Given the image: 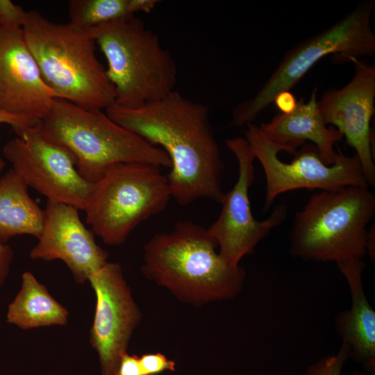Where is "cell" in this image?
<instances>
[{
    "label": "cell",
    "instance_id": "cell-1",
    "mask_svg": "<svg viewBox=\"0 0 375 375\" xmlns=\"http://www.w3.org/2000/svg\"><path fill=\"white\" fill-rule=\"evenodd\" d=\"M105 112L167 153L172 197L180 205L201 198L220 203L224 165L207 106L174 90L137 108L114 103Z\"/></svg>",
    "mask_w": 375,
    "mask_h": 375
},
{
    "label": "cell",
    "instance_id": "cell-2",
    "mask_svg": "<svg viewBox=\"0 0 375 375\" xmlns=\"http://www.w3.org/2000/svg\"><path fill=\"white\" fill-rule=\"evenodd\" d=\"M207 228L190 220L178 222L144 246L142 273L178 299L203 305L228 300L241 291L245 271L216 251Z\"/></svg>",
    "mask_w": 375,
    "mask_h": 375
},
{
    "label": "cell",
    "instance_id": "cell-3",
    "mask_svg": "<svg viewBox=\"0 0 375 375\" xmlns=\"http://www.w3.org/2000/svg\"><path fill=\"white\" fill-rule=\"evenodd\" d=\"M22 30L55 99L88 110H105L115 103L114 87L96 56L88 30L51 22L35 10L27 11Z\"/></svg>",
    "mask_w": 375,
    "mask_h": 375
},
{
    "label": "cell",
    "instance_id": "cell-4",
    "mask_svg": "<svg viewBox=\"0 0 375 375\" xmlns=\"http://www.w3.org/2000/svg\"><path fill=\"white\" fill-rule=\"evenodd\" d=\"M39 125L48 139L72 153L78 173L92 183L117 163L171 167L169 156L161 148L119 125L103 110H88L55 99Z\"/></svg>",
    "mask_w": 375,
    "mask_h": 375
},
{
    "label": "cell",
    "instance_id": "cell-5",
    "mask_svg": "<svg viewBox=\"0 0 375 375\" xmlns=\"http://www.w3.org/2000/svg\"><path fill=\"white\" fill-rule=\"evenodd\" d=\"M88 30L107 61L115 104L137 108L174 90L176 63L141 19L131 15Z\"/></svg>",
    "mask_w": 375,
    "mask_h": 375
},
{
    "label": "cell",
    "instance_id": "cell-6",
    "mask_svg": "<svg viewBox=\"0 0 375 375\" xmlns=\"http://www.w3.org/2000/svg\"><path fill=\"white\" fill-rule=\"evenodd\" d=\"M375 196L368 187L321 191L294 217L289 235L291 254L303 260L335 262L367 255Z\"/></svg>",
    "mask_w": 375,
    "mask_h": 375
},
{
    "label": "cell",
    "instance_id": "cell-7",
    "mask_svg": "<svg viewBox=\"0 0 375 375\" xmlns=\"http://www.w3.org/2000/svg\"><path fill=\"white\" fill-rule=\"evenodd\" d=\"M172 198L167 176L143 162L111 165L94 183L84 211L94 235L120 245L143 221L164 210Z\"/></svg>",
    "mask_w": 375,
    "mask_h": 375
},
{
    "label": "cell",
    "instance_id": "cell-8",
    "mask_svg": "<svg viewBox=\"0 0 375 375\" xmlns=\"http://www.w3.org/2000/svg\"><path fill=\"white\" fill-rule=\"evenodd\" d=\"M372 0L359 3L331 26L292 48L260 90L251 98L238 103L232 112V124H251L274 102L276 97L290 91L318 61L329 54L349 60L375 53V35L370 19Z\"/></svg>",
    "mask_w": 375,
    "mask_h": 375
},
{
    "label": "cell",
    "instance_id": "cell-9",
    "mask_svg": "<svg viewBox=\"0 0 375 375\" xmlns=\"http://www.w3.org/2000/svg\"><path fill=\"white\" fill-rule=\"evenodd\" d=\"M247 140L255 158L262 167L265 179V208H269L280 194L297 189L335 191L348 186L368 187L358 156L342 152L339 161L327 165L322 160L317 147L307 143L294 153L291 162L281 160L278 154L283 147L272 142L259 126L248 124Z\"/></svg>",
    "mask_w": 375,
    "mask_h": 375
},
{
    "label": "cell",
    "instance_id": "cell-10",
    "mask_svg": "<svg viewBox=\"0 0 375 375\" xmlns=\"http://www.w3.org/2000/svg\"><path fill=\"white\" fill-rule=\"evenodd\" d=\"M3 148L12 169L47 201L84 210L94 183L84 179L76 160L65 147L48 139L39 122L15 131Z\"/></svg>",
    "mask_w": 375,
    "mask_h": 375
},
{
    "label": "cell",
    "instance_id": "cell-11",
    "mask_svg": "<svg viewBox=\"0 0 375 375\" xmlns=\"http://www.w3.org/2000/svg\"><path fill=\"white\" fill-rule=\"evenodd\" d=\"M226 144L237 159L238 176L233 187L224 194L219 215L207 230L219 247V254L229 264L239 265L244 256L252 253L258 243L285 221L287 208L282 203L266 219L254 218L249 192L256 179V158L244 138L227 139Z\"/></svg>",
    "mask_w": 375,
    "mask_h": 375
},
{
    "label": "cell",
    "instance_id": "cell-12",
    "mask_svg": "<svg viewBox=\"0 0 375 375\" xmlns=\"http://www.w3.org/2000/svg\"><path fill=\"white\" fill-rule=\"evenodd\" d=\"M88 281L96 296L90 342L98 353L101 375H116L141 313L119 263L107 262Z\"/></svg>",
    "mask_w": 375,
    "mask_h": 375
},
{
    "label": "cell",
    "instance_id": "cell-13",
    "mask_svg": "<svg viewBox=\"0 0 375 375\" xmlns=\"http://www.w3.org/2000/svg\"><path fill=\"white\" fill-rule=\"evenodd\" d=\"M349 60L355 67L352 79L340 89L326 90L317 104L326 124L336 128L355 149L367 184L374 186L375 165L370 122L374 112L375 67L359 58Z\"/></svg>",
    "mask_w": 375,
    "mask_h": 375
},
{
    "label": "cell",
    "instance_id": "cell-14",
    "mask_svg": "<svg viewBox=\"0 0 375 375\" xmlns=\"http://www.w3.org/2000/svg\"><path fill=\"white\" fill-rule=\"evenodd\" d=\"M75 206L47 201L43 227L31 249L33 260H62L81 284L108 261V253L98 245L94 233L85 227Z\"/></svg>",
    "mask_w": 375,
    "mask_h": 375
},
{
    "label": "cell",
    "instance_id": "cell-15",
    "mask_svg": "<svg viewBox=\"0 0 375 375\" xmlns=\"http://www.w3.org/2000/svg\"><path fill=\"white\" fill-rule=\"evenodd\" d=\"M54 99L26 43L22 28H0V110L40 121Z\"/></svg>",
    "mask_w": 375,
    "mask_h": 375
},
{
    "label": "cell",
    "instance_id": "cell-16",
    "mask_svg": "<svg viewBox=\"0 0 375 375\" xmlns=\"http://www.w3.org/2000/svg\"><path fill=\"white\" fill-rule=\"evenodd\" d=\"M317 91L318 88H315L307 101L301 98L293 110L276 115L259 128L272 142L291 154H294L306 142H311L324 163L332 165L340 159L342 151H335L334 144L343 135L336 128L328 126L324 122L318 108Z\"/></svg>",
    "mask_w": 375,
    "mask_h": 375
},
{
    "label": "cell",
    "instance_id": "cell-17",
    "mask_svg": "<svg viewBox=\"0 0 375 375\" xmlns=\"http://www.w3.org/2000/svg\"><path fill=\"white\" fill-rule=\"evenodd\" d=\"M347 281L351 295L349 309L340 311L335 318L342 344L347 345L350 356L370 372L375 370V312L365 293L362 259L353 258L336 263Z\"/></svg>",
    "mask_w": 375,
    "mask_h": 375
},
{
    "label": "cell",
    "instance_id": "cell-18",
    "mask_svg": "<svg viewBox=\"0 0 375 375\" xmlns=\"http://www.w3.org/2000/svg\"><path fill=\"white\" fill-rule=\"evenodd\" d=\"M28 186L12 169L0 176V244L11 238L41 234L44 210L29 195Z\"/></svg>",
    "mask_w": 375,
    "mask_h": 375
},
{
    "label": "cell",
    "instance_id": "cell-19",
    "mask_svg": "<svg viewBox=\"0 0 375 375\" xmlns=\"http://www.w3.org/2000/svg\"><path fill=\"white\" fill-rule=\"evenodd\" d=\"M69 312L49 292L30 272L22 276V285L13 301L9 304L6 321L24 329L65 326Z\"/></svg>",
    "mask_w": 375,
    "mask_h": 375
},
{
    "label": "cell",
    "instance_id": "cell-20",
    "mask_svg": "<svg viewBox=\"0 0 375 375\" xmlns=\"http://www.w3.org/2000/svg\"><path fill=\"white\" fill-rule=\"evenodd\" d=\"M69 22L88 30L131 15V0H70Z\"/></svg>",
    "mask_w": 375,
    "mask_h": 375
},
{
    "label": "cell",
    "instance_id": "cell-21",
    "mask_svg": "<svg viewBox=\"0 0 375 375\" xmlns=\"http://www.w3.org/2000/svg\"><path fill=\"white\" fill-rule=\"evenodd\" d=\"M349 356L348 347L342 344L336 353L322 358L310 365L306 375H342L343 366Z\"/></svg>",
    "mask_w": 375,
    "mask_h": 375
},
{
    "label": "cell",
    "instance_id": "cell-22",
    "mask_svg": "<svg viewBox=\"0 0 375 375\" xmlns=\"http://www.w3.org/2000/svg\"><path fill=\"white\" fill-rule=\"evenodd\" d=\"M26 12L10 0H0V28H22Z\"/></svg>",
    "mask_w": 375,
    "mask_h": 375
},
{
    "label": "cell",
    "instance_id": "cell-23",
    "mask_svg": "<svg viewBox=\"0 0 375 375\" xmlns=\"http://www.w3.org/2000/svg\"><path fill=\"white\" fill-rule=\"evenodd\" d=\"M140 364L144 375H157L166 370H175V362L161 353L142 355Z\"/></svg>",
    "mask_w": 375,
    "mask_h": 375
},
{
    "label": "cell",
    "instance_id": "cell-24",
    "mask_svg": "<svg viewBox=\"0 0 375 375\" xmlns=\"http://www.w3.org/2000/svg\"><path fill=\"white\" fill-rule=\"evenodd\" d=\"M116 375H144L140 364V357L124 352L121 356Z\"/></svg>",
    "mask_w": 375,
    "mask_h": 375
},
{
    "label": "cell",
    "instance_id": "cell-25",
    "mask_svg": "<svg viewBox=\"0 0 375 375\" xmlns=\"http://www.w3.org/2000/svg\"><path fill=\"white\" fill-rule=\"evenodd\" d=\"M14 258V252L8 244H0V289L5 283Z\"/></svg>",
    "mask_w": 375,
    "mask_h": 375
},
{
    "label": "cell",
    "instance_id": "cell-26",
    "mask_svg": "<svg viewBox=\"0 0 375 375\" xmlns=\"http://www.w3.org/2000/svg\"><path fill=\"white\" fill-rule=\"evenodd\" d=\"M39 122L10 115L0 110V124H6L10 125L15 132L22 128L34 126Z\"/></svg>",
    "mask_w": 375,
    "mask_h": 375
},
{
    "label": "cell",
    "instance_id": "cell-27",
    "mask_svg": "<svg viewBox=\"0 0 375 375\" xmlns=\"http://www.w3.org/2000/svg\"><path fill=\"white\" fill-rule=\"evenodd\" d=\"M282 113H288L294 110L297 101L294 96L290 92H283L278 94L274 102Z\"/></svg>",
    "mask_w": 375,
    "mask_h": 375
},
{
    "label": "cell",
    "instance_id": "cell-28",
    "mask_svg": "<svg viewBox=\"0 0 375 375\" xmlns=\"http://www.w3.org/2000/svg\"><path fill=\"white\" fill-rule=\"evenodd\" d=\"M133 13L138 12H150L159 3L157 0H131Z\"/></svg>",
    "mask_w": 375,
    "mask_h": 375
},
{
    "label": "cell",
    "instance_id": "cell-29",
    "mask_svg": "<svg viewBox=\"0 0 375 375\" xmlns=\"http://www.w3.org/2000/svg\"><path fill=\"white\" fill-rule=\"evenodd\" d=\"M5 165H6L5 160L0 156V174L1 173L3 169H4Z\"/></svg>",
    "mask_w": 375,
    "mask_h": 375
},
{
    "label": "cell",
    "instance_id": "cell-30",
    "mask_svg": "<svg viewBox=\"0 0 375 375\" xmlns=\"http://www.w3.org/2000/svg\"><path fill=\"white\" fill-rule=\"evenodd\" d=\"M353 375H364L363 374L360 373L358 371H353Z\"/></svg>",
    "mask_w": 375,
    "mask_h": 375
}]
</instances>
